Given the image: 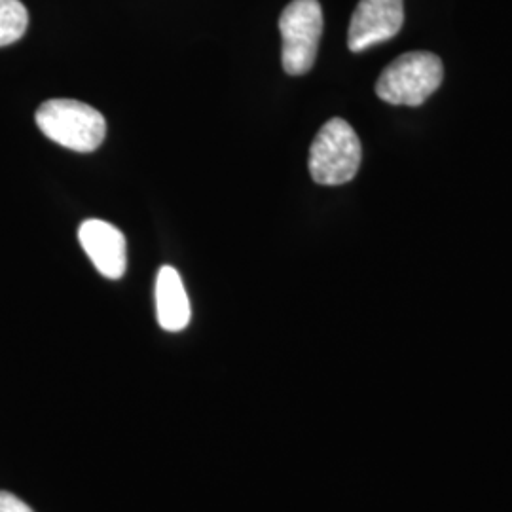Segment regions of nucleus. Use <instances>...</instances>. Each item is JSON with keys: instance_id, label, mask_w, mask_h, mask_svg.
<instances>
[{"instance_id": "f257e3e1", "label": "nucleus", "mask_w": 512, "mask_h": 512, "mask_svg": "<svg viewBox=\"0 0 512 512\" xmlns=\"http://www.w3.org/2000/svg\"><path fill=\"white\" fill-rule=\"evenodd\" d=\"M37 126L50 141L74 152L103 145L107 122L99 110L74 99H50L37 110Z\"/></svg>"}, {"instance_id": "f03ea898", "label": "nucleus", "mask_w": 512, "mask_h": 512, "mask_svg": "<svg viewBox=\"0 0 512 512\" xmlns=\"http://www.w3.org/2000/svg\"><path fill=\"white\" fill-rule=\"evenodd\" d=\"M442 78L439 55L408 52L385 67L376 82V95L389 105L420 107L439 90Z\"/></svg>"}, {"instance_id": "7ed1b4c3", "label": "nucleus", "mask_w": 512, "mask_h": 512, "mask_svg": "<svg viewBox=\"0 0 512 512\" xmlns=\"http://www.w3.org/2000/svg\"><path fill=\"white\" fill-rule=\"evenodd\" d=\"M361 158L363 148L355 129L342 118H332L311 143V179L323 186L349 183L361 167Z\"/></svg>"}, {"instance_id": "20e7f679", "label": "nucleus", "mask_w": 512, "mask_h": 512, "mask_svg": "<svg viewBox=\"0 0 512 512\" xmlns=\"http://www.w3.org/2000/svg\"><path fill=\"white\" fill-rule=\"evenodd\" d=\"M283 69L291 76L310 73L323 35V10L317 0H293L279 18Z\"/></svg>"}, {"instance_id": "39448f33", "label": "nucleus", "mask_w": 512, "mask_h": 512, "mask_svg": "<svg viewBox=\"0 0 512 512\" xmlns=\"http://www.w3.org/2000/svg\"><path fill=\"white\" fill-rule=\"evenodd\" d=\"M404 23V0H361L349 23L348 46L353 54L399 35Z\"/></svg>"}, {"instance_id": "423d86ee", "label": "nucleus", "mask_w": 512, "mask_h": 512, "mask_svg": "<svg viewBox=\"0 0 512 512\" xmlns=\"http://www.w3.org/2000/svg\"><path fill=\"white\" fill-rule=\"evenodd\" d=\"M78 241L103 277L120 279L126 274L128 243L116 226L105 220H86L78 228Z\"/></svg>"}, {"instance_id": "0eeeda50", "label": "nucleus", "mask_w": 512, "mask_h": 512, "mask_svg": "<svg viewBox=\"0 0 512 512\" xmlns=\"http://www.w3.org/2000/svg\"><path fill=\"white\" fill-rule=\"evenodd\" d=\"M156 315L167 332H179L188 327L192 311L184 291L183 279L171 266H164L156 279Z\"/></svg>"}, {"instance_id": "6e6552de", "label": "nucleus", "mask_w": 512, "mask_h": 512, "mask_svg": "<svg viewBox=\"0 0 512 512\" xmlns=\"http://www.w3.org/2000/svg\"><path fill=\"white\" fill-rule=\"evenodd\" d=\"M27 25L29 14L19 0H0V48L18 42Z\"/></svg>"}, {"instance_id": "1a4fd4ad", "label": "nucleus", "mask_w": 512, "mask_h": 512, "mask_svg": "<svg viewBox=\"0 0 512 512\" xmlns=\"http://www.w3.org/2000/svg\"><path fill=\"white\" fill-rule=\"evenodd\" d=\"M0 512H35L18 495L0 492Z\"/></svg>"}]
</instances>
